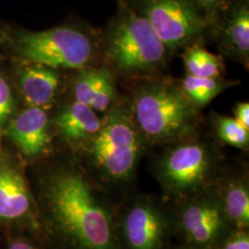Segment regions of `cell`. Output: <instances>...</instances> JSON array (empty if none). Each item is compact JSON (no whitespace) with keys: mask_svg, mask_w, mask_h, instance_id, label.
<instances>
[{"mask_svg":"<svg viewBox=\"0 0 249 249\" xmlns=\"http://www.w3.org/2000/svg\"><path fill=\"white\" fill-rule=\"evenodd\" d=\"M142 151V135L134 121L130 106L110 107L102 126L90 141L95 165L113 181H122L133 174Z\"/></svg>","mask_w":249,"mask_h":249,"instance_id":"cell-4","label":"cell"},{"mask_svg":"<svg viewBox=\"0 0 249 249\" xmlns=\"http://www.w3.org/2000/svg\"><path fill=\"white\" fill-rule=\"evenodd\" d=\"M54 123L65 140L80 143L95 137L102 126V119L90 107L75 101L63 109Z\"/></svg>","mask_w":249,"mask_h":249,"instance_id":"cell-13","label":"cell"},{"mask_svg":"<svg viewBox=\"0 0 249 249\" xmlns=\"http://www.w3.org/2000/svg\"><path fill=\"white\" fill-rule=\"evenodd\" d=\"M30 208L31 196L22 175L9 160H0V221H16Z\"/></svg>","mask_w":249,"mask_h":249,"instance_id":"cell-11","label":"cell"},{"mask_svg":"<svg viewBox=\"0 0 249 249\" xmlns=\"http://www.w3.org/2000/svg\"><path fill=\"white\" fill-rule=\"evenodd\" d=\"M9 249H36L30 244L23 241H16L9 246Z\"/></svg>","mask_w":249,"mask_h":249,"instance_id":"cell-24","label":"cell"},{"mask_svg":"<svg viewBox=\"0 0 249 249\" xmlns=\"http://www.w3.org/2000/svg\"><path fill=\"white\" fill-rule=\"evenodd\" d=\"M47 197L59 227L82 249H117L110 217L75 172H60L47 187Z\"/></svg>","mask_w":249,"mask_h":249,"instance_id":"cell-1","label":"cell"},{"mask_svg":"<svg viewBox=\"0 0 249 249\" xmlns=\"http://www.w3.org/2000/svg\"><path fill=\"white\" fill-rule=\"evenodd\" d=\"M104 53L121 74L148 76L164 66L169 51L146 18L126 0H117L116 15L104 34Z\"/></svg>","mask_w":249,"mask_h":249,"instance_id":"cell-2","label":"cell"},{"mask_svg":"<svg viewBox=\"0 0 249 249\" xmlns=\"http://www.w3.org/2000/svg\"><path fill=\"white\" fill-rule=\"evenodd\" d=\"M184 62L187 74L198 78H219L224 71L223 58L198 45L185 49Z\"/></svg>","mask_w":249,"mask_h":249,"instance_id":"cell-17","label":"cell"},{"mask_svg":"<svg viewBox=\"0 0 249 249\" xmlns=\"http://www.w3.org/2000/svg\"><path fill=\"white\" fill-rule=\"evenodd\" d=\"M198 8L201 9L212 24L213 25L214 20L220 11L225 7L229 0H193Z\"/></svg>","mask_w":249,"mask_h":249,"instance_id":"cell-21","label":"cell"},{"mask_svg":"<svg viewBox=\"0 0 249 249\" xmlns=\"http://www.w3.org/2000/svg\"><path fill=\"white\" fill-rule=\"evenodd\" d=\"M182 227L188 237L198 245L211 243L222 227L220 208L212 202L187 207L181 218Z\"/></svg>","mask_w":249,"mask_h":249,"instance_id":"cell-15","label":"cell"},{"mask_svg":"<svg viewBox=\"0 0 249 249\" xmlns=\"http://www.w3.org/2000/svg\"><path fill=\"white\" fill-rule=\"evenodd\" d=\"M146 18L170 52L198 45L213 24L193 0H126Z\"/></svg>","mask_w":249,"mask_h":249,"instance_id":"cell-5","label":"cell"},{"mask_svg":"<svg viewBox=\"0 0 249 249\" xmlns=\"http://www.w3.org/2000/svg\"><path fill=\"white\" fill-rule=\"evenodd\" d=\"M213 170L211 152L202 143L185 141L169 149L161 158L160 176L172 190L195 189L209 178Z\"/></svg>","mask_w":249,"mask_h":249,"instance_id":"cell-7","label":"cell"},{"mask_svg":"<svg viewBox=\"0 0 249 249\" xmlns=\"http://www.w3.org/2000/svg\"><path fill=\"white\" fill-rule=\"evenodd\" d=\"M48 124L45 109L30 107L9 123L7 133L26 157H36L50 144Z\"/></svg>","mask_w":249,"mask_h":249,"instance_id":"cell-9","label":"cell"},{"mask_svg":"<svg viewBox=\"0 0 249 249\" xmlns=\"http://www.w3.org/2000/svg\"><path fill=\"white\" fill-rule=\"evenodd\" d=\"M134 121L149 141L165 143L182 141L196 129L198 110L181 89L167 80L142 84L130 105Z\"/></svg>","mask_w":249,"mask_h":249,"instance_id":"cell-3","label":"cell"},{"mask_svg":"<svg viewBox=\"0 0 249 249\" xmlns=\"http://www.w3.org/2000/svg\"><path fill=\"white\" fill-rule=\"evenodd\" d=\"M14 110V99L9 82L0 74V134L12 116Z\"/></svg>","mask_w":249,"mask_h":249,"instance_id":"cell-20","label":"cell"},{"mask_svg":"<svg viewBox=\"0 0 249 249\" xmlns=\"http://www.w3.org/2000/svg\"><path fill=\"white\" fill-rule=\"evenodd\" d=\"M59 76L54 69L34 64L26 68L19 79L23 97L31 107L49 106L56 95Z\"/></svg>","mask_w":249,"mask_h":249,"instance_id":"cell-14","label":"cell"},{"mask_svg":"<svg viewBox=\"0 0 249 249\" xmlns=\"http://www.w3.org/2000/svg\"><path fill=\"white\" fill-rule=\"evenodd\" d=\"M230 86L231 82L223 80L222 77L198 78L189 74L180 84L185 95L198 111Z\"/></svg>","mask_w":249,"mask_h":249,"instance_id":"cell-16","label":"cell"},{"mask_svg":"<svg viewBox=\"0 0 249 249\" xmlns=\"http://www.w3.org/2000/svg\"><path fill=\"white\" fill-rule=\"evenodd\" d=\"M234 118L249 129V103H240L234 109Z\"/></svg>","mask_w":249,"mask_h":249,"instance_id":"cell-23","label":"cell"},{"mask_svg":"<svg viewBox=\"0 0 249 249\" xmlns=\"http://www.w3.org/2000/svg\"><path fill=\"white\" fill-rule=\"evenodd\" d=\"M16 47L24 59L54 70L86 69L94 49L89 36L72 26L24 33L18 36Z\"/></svg>","mask_w":249,"mask_h":249,"instance_id":"cell-6","label":"cell"},{"mask_svg":"<svg viewBox=\"0 0 249 249\" xmlns=\"http://www.w3.org/2000/svg\"><path fill=\"white\" fill-rule=\"evenodd\" d=\"M163 230V219L151 205L134 206L124 219V236L130 249H160Z\"/></svg>","mask_w":249,"mask_h":249,"instance_id":"cell-10","label":"cell"},{"mask_svg":"<svg viewBox=\"0 0 249 249\" xmlns=\"http://www.w3.org/2000/svg\"><path fill=\"white\" fill-rule=\"evenodd\" d=\"M76 101L94 111L107 112L115 98V79L106 69H83L74 82Z\"/></svg>","mask_w":249,"mask_h":249,"instance_id":"cell-12","label":"cell"},{"mask_svg":"<svg viewBox=\"0 0 249 249\" xmlns=\"http://www.w3.org/2000/svg\"><path fill=\"white\" fill-rule=\"evenodd\" d=\"M212 32L223 54L249 65V0H229L215 18Z\"/></svg>","mask_w":249,"mask_h":249,"instance_id":"cell-8","label":"cell"},{"mask_svg":"<svg viewBox=\"0 0 249 249\" xmlns=\"http://www.w3.org/2000/svg\"><path fill=\"white\" fill-rule=\"evenodd\" d=\"M223 249H249V237L246 232H237L231 236Z\"/></svg>","mask_w":249,"mask_h":249,"instance_id":"cell-22","label":"cell"},{"mask_svg":"<svg viewBox=\"0 0 249 249\" xmlns=\"http://www.w3.org/2000/svg\"><path fill=\"white\" fill-rule=\"evenodd\" d=\"M225 212L228 218L239 228L249 223V189L240 182L231 184L225 193Z\"/></svg>","mask_w":249,"mask_h":249,"instance_id":"cell-18","label":"cell"},{"mask_svg":"<svg viewBox=\"0 0 249 249\" xmlns=\"http://www.w3.org/2000/svg\"><path fill=\"white\" fill-rule=\"evenodd\" d=\"M215 126L219 138L228 145L239 149H245L249 146V129L234 117L217 116Z\"/></svg>","mask_w":249,"mask_h":249,"instance_id":"cell-19","label":"cell"}]
</instances>
